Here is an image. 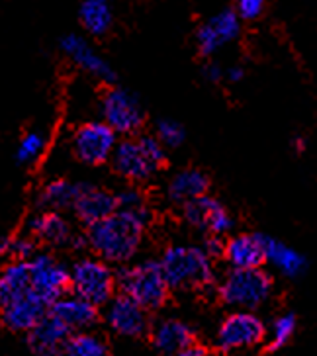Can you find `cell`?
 <instances>
[{
	"mask_svg": "<svg viewBox=\"0 0 317 356\" xmlns=\"http://www.w3.org/2000/svg\"><path fill=\"white\" fill-rule=\"evenodd\" d=\"M117 280L116 274L102 259L86 257L74 262L71 268V290L74 296L83 298L96 307L108 304L114 298Z\"/></svg>",
	"mask_w": 317,
	"mask_h": 356,
	"instance_id": "6",
	"label": "cell"
},
{
	"mask_svg": "<svg viewBox=\"0 0 317 356\" xmlns=\"http://www.w3.org/2000/svg\"><path fill=\"white\" fill-rule=\"evenodd\" d=\"M43 151H45V136L40 131H30L22 137V141L18 143L16 161L22 165H30V163H35L42 157Z\"/></svg>",
	"mask_w": 317,
	"mask_h": 356,
	"instance_id": "28",
	"label": "cell"
},
{
	"mask_svg": "<svg viewBox=\"0 0 317 356\" xmlns=\"http://www.w3.org/2000/svg\"><path fill=\"white\" fill-rule=\"evenodd\" d=\"M264 257L266 261L273 262L280 273L290 278L300 276L306 270V259L300 252L266 235H264Z\"/></svg>",
	"mask_w": 317,
	"mask_h": 356,
	"instance_id": "24",
	"label": "cell"
},
{
	"mask_svg": "<svg viewBox=\"0 0 317 356\" xmlns=\"http://www.w3.org/2000/svg\"><path fill=\"white\" fill-rule=\"evenodd\" d=\"M245 71L241 67H231V69H227V79L231 81V83H239V81H243Z\"/></svg>",
	"mask_w": 317,
	"mask_h": 356,
	"instance_id": "37",
	"label": "cell"
},
{
	"mask_svg": "<svg viewBox=\"0 0 317 356\" xmlns=\"http://www.w3.org/2000/svg\"><path fill=\"white\" fill-rule=\"evenodd\" d=\"M116 136V131L106 122H86L74 131V155L81 163L90 167L102 165L108 159H112L117 145Z\"/></svg>",
	"mask_w": 317,
	"mask_h": 356,
	"instance_id": "10",
	"label": "cell"
},
{
	"mask_svg": "<svg viewBox=\"0 0 317 356\" xmlns=\"http://www.w3.org/2000/svg\"><path fill=\"white\" fill-rule=\"evenodd\" d=\"M296 331V317L292 314L280 315L273 323V331H270V346L278 348V346H284L290 337L294 335Z\"/></svg>",
	"mask_w": 317,
	"mask_h": 356,
	"instance_id": "29",
	"label": "cell"
},
{
	"mask_svg": "<svg viewBox=\"0 0 317 356\" xmlns=\"http://www.w3.org/2000/svg\"><path fill=\"white\" fill-rule=\"evenodd\" d=\"M151 341L161 355L177 356L180 350L192 345V331L179 319H165L155 327Z\"/></svg>",
	"mask_w": 317,
	"mask_h": 356,
	"instance_id": "21",
	"label": "cell"
},
{
	"mask_svg": "<svg viewBox=\"0 0 317 356\" xmlns=\"http://www.w3.org/2000/svg\"><path fill=\"white\" fill-rule=\"evenodd\" d=\"M241 32L239 16L233 10H222L211 16L206 24H202L196 32V45L202 55L210 57L223 45L231 43Z\"/></svg>",
	"mask_w": 317,
	"mask_h": 356,
	"instance_id": "12",
	"label": "cell"
},
{
	"mask_svg": "<svg viewBox=\"0 0 317 356\" xmlns=\"http://www.w3.org/2000/svg\"><path fill=\"white\" fill-rule=\"evenodd\" d=\"M117 286L122 292L136 300L145 309H158L167 302L169 284L165 280V274L161 268V262L145 261L126 266L116 274Z\"/></svg>",
	"mask_w": 317,
	"mask_h": 356,
	"instance_id": "4",
	"label": "cell"
},
{
	"mask_svg": "<svg viewBox=\"0 0 317 356\" xmlns=\"http://www.w3.org/2000/svg\"><path fill=\"white\" fill-rule=\"evenodd\" d=\"M266 337L264 323L253 312L237 309L235 314L223 319L218 331V346L227 355H241L253 350L261 345Z\"/></svg>",
	"mask_w": 317,
	"mask_h": 356,
	"instance_id": "7",
	"label": "cell"
},
{
	"mask_svg": "<svg viewBox=\"0 0 317 356\" xmlns=\"http://www.w3.org/2000/svg\"><path fill=\"white\" fill-rule=\"evenodd\" d=\"M47 307L49 305L32 292L0 309V319L12 331H30L47 315Z\"/></svg>",
	"mask_w": 317,
	"mask_h": 356,
	"instance_id": "19",
	"label": "cell"
},
{
	"mask_svg": "<svg viewBox=\"0 0 317 356\" xmlns=\"http://www.w3.org/2000/svg\"><path fill=\"white\" fill-rule=\"evenodd\" d=\"M49 314L59 319L61 323L71 331H83L96 323L98 319V307L86 302L79 296H63L57 302H53Z\"/></svg>",
	"mask_w": 317,
	"mask_h": 356,
	"instance_id": "17",
	"label": "cell"
},
{
	"mask_svg": "<svg viewBox=\"0 0 317 356\" xmlns=\"http://www.w3.org/2000/svg\"><path fill=\"white\" fill-rule=\"evenodd\" d=\"M294 145H296L298 151H302V149H304V139H296V141H294Z\"/></svg>",
	"mask_w": 317,
	"mask_h": 356,
	"instance_id": "39",
	"label": "cell"
},
{
	"mask_svg": "<svg viewBox=\"0 0 317 356\" xmlns=\"http://www.w3.org/2000/svg\"><path fill=\"white\" fill-rule=\"evenodd\" d=\"M61 49L63 53L73 61L79 69H83L85 73L92 74L96 79L104 81V83H112L116 79V74L112 71V67L106 63L104 59L88 45V43L79 38V35H65L61 40Z\"/></svg>",
	"mask_w": 317,
	"mask_h": 356,
	"instance_id": "16",
	"label": "cell"
},
{
	"mask_svg": "<svg viewBox=\"0 0 317 356\" xmlns=\"http://www.w3.org/2000/svg\"><path fill=\"white\" fill-rule=\"evenodd\" d=\"M149 210H116L106 220L88 227V245L106 262H127L141 247Z\"/></svg>",
	"mask_w": 317,
	"mask_h": 356,
	"instance_id": "1",
	"label": "cell"
},
{
	"mask_svg": "<svg viewBox=\"0 0 317 356\" xmlns=\"http://www.w3.org/2000/svg\"><path fill=\"white\" fill-rule=\"evenodd\" d=\"M177 356H210V353H208V350H206L204 346L194 345V343H192V345L186 346L184 350H180Z\"/></svg>",
	"mask_w": 317,
	"mask_h": 356,
	"instance_id": "36",
	"label": "cell"
},
{
	"mask_svg": "<svg viewBox=\"0 0 317 356\" xmlns=\"http://www.w3.org/2000/svg\"><path fill=\"white\" fill-rule=\"evenodd\" d=\"M79 18L86 32L92 35H106L114 24V12L108 0H83Z\"/></svg>",
	"mask_w": 317,
	"mask_h": 356,
	"instance_id": "25",
	"label": "cell"
},
{
	"mask_svg": "<svg viewBox=\"0 0 317 356\" xmlns=\"http://www.w3.org/2000/svg\"><path fill=\"white\" fill-rule=\"evenodd\" d=\"M61 356H110V350L98 335L79 331L67 339Z\"/></svg>",
	"mask_w": 317,
	"mask_h": 356,
	"instance_id": "27",
	"label": "cell"
},
{
	"mask_svg": "<svg viewBox=\"0 0 317 356\" xmlns=\"http://www.w3.org/2000/svg\"><path fill=\"white\" fill-rule=\"evenodd\" d=\"M6 252H10V239H6V237L0 235V259H2Z\"/></svg>",
	"mask_w": 317,
	"mask_h": 356,
	"instance_id": "38",
	"label": "cell"
},
{
	"mask_svg": "<svg viewBox=\"0 0 317 356\" xmlns=\"http://www.w3.org/2000/svg\"><path fill=\"white\" fill-rule=\"evenodd\" d=\"M100 112L106 124L122 136L138 134L145 122V112L139 100L124 88H110L100 102Z\"/></svg>",
	"mask_w": 317,
	"mask_h": 356,
	"instance_id": "8",
	"label": "cell"
},
{
	"mask_svg": "<svg viewBox=\"0 0 317 356\" xmlns=\"http://www.w3.org/2000/svg\"><path fill=\"white\" fill-rule=\"evenodd\" d=\"M10 252L14 257H18V261H28L32 259L33 252H35V243L28 237H20V239H14L10 241Z\"/></svg>",
	"mask_w": 317,
	"mask_h": 356,
	"instance_id": "33",
	"label": "cell"
},
{
	"mask_svg": "<svg viewBox=\"0 0 317 356\" xmlns=\"http://www.w3.org/2000/svg\"><path fill=\"white\" fill-rule=\"evenodd\" d=\"M28 262L33 293L51 307L71 288V270L49 254H33Z\"/></svg>",
	"mask_w": 317,
	"mask_h": 356,
	"instance_id": "9",
	"label": "cell"
},
{
	"mask_svg": "<svg viewBox=\"0 0 317 356\" xmlns=\"http://www.w3.org/2000/svg\"><path fill=\"white\" fill-rule=\"evenodd\" d=\"M208 177L198 170V168H186V170H180L174 177L170 178L169 186H167V196L170 202H177V204H188L192 200L206 196L208 192Z\"/></svg>",
	"mask_w": 317,
	"mask_h": 356,
	"instance_id": "22",
	"label": "cell"
},
{
	"mask_svg": "<svg viewBox=\"0 0 317 356\" xmlns=\"http://www.w3.org/2000/svg\"><path fill=\"white\" fill-rule=\"evenodd\" d=\"M117 210L116 194L92 184H79L73 202V211L85 225H95Z\"/></svg>",
	"mask_w": 317,
	"mask_h": 356,
	"instance_id": "14",
	"label": "cell"
},
{
	"mask_svg": "<svg viewBox=\"0 0 317 356\" xmlns=\"http://www.w3.org/2000/svg\"><path fill=\"white\" fill-rule=\"evenodd\" d=\"M157 139L167 147H179L184 141V127L174 120H161L157 124Z\"/></svg>",
	"mask_w": 317,
	"mask_h": 356,
	"instance_id": "30",
	"label": "cell"
},
{
	"mask_svg": "<svg viewBox=\"0 0 317 356\" xmlns=\"http://www.w3.org/2000/svg\"><path fill=\"white\" fill-rule=\"evenodd\" d=\"M69 337L71 329L49 314L28 331V346L35 356H61Z\"/></svg>",
	"mask_w": 317,
	"mask_h": 356,
	"instance_id": "15",
	"label": "cell"
},
{
	"mask_svg": "<svg viewBox=\"0 0 317 356\" xmlns=\"http://www.w3.org/2000/svg\"><path fill=\"white\" fill-rule=\"evenodd\" d=\"M79 184H71L67 180H51L43 186L40 194V204L45 210H65V208H73L74 196H76Z\"/></svg>",
	"mask_w": 317,
	"mask_h": 356,
	"instance_id": "26",
	"label": "cell"
},
{
	"mask_svg": "<svg viewBox=\"0 0 317 356\" xmlns=\"http://www.w3.org/2000/svg\"><path fill=\"white\" fill-rule=\"evenodd\" d=\"M32 292L30 262L16 261L4 266V270L0 273V309Z\"/></svg>",
	"mask_w": 317,
	"mask_h": 356,
	"instance_id": "20",
	"label": "cell"
},
{
	"mask_svg": "<svg viewBox=\"0 0 317 356\" xmlns=\"http://www.w3.org/2000/svg\"><path fill=\"white\" fill-rule=\"evenodd\" d=\"M161 268L169 288H208L213 282L211 257L202 247H169L161 259Z\"/></svg>",
	"mask_w": 317,
	"mask_h": 356,
	"instance_id": "2",
	"label": "cell"
},
{
	"mask_svg": "<svg viewBox=\"0 0 317 356\" xmlns=\"http://www.w3.org/2000/svg\"><path fill=\"white\" fill-rule=\"evenodd\" d=\"M184 220L216 237L233 229V218L229 216V211L210 196H200L184 204Z\"/></svg>",
	"mask_w": 317,
	"mask_h": 356,
	"instance_id": "13",
	"label": "cell"
},
{
	"mask_svg": "<svg viewBox=\"0 0 317 356\" xmlns=\"http://www.w3.org/2000/svg\"><path fill=\"white\" fill-rule=\"evenodd\" d=\"M202 249L208 252L210 257H216V254H222V252H223V245H222V241H220V239L211 237V239H208V241H206V245H204Z\"/></svg>",
	"mask_w": 317,
	"mask_h": 356,
	"instance_id": "35",
	"label": "cell"
},
{
	"mask_svg": "<svg viewBox=\"0 0 317 356\" xmlns=\"http://www.w3.org/2000/svg\"><path fill=\"white\" fill-rule=\"evenodd\" d=\"M106 305V321L116 333L131 339L145 335L149 327L147 309L141 307L136 300L122 293L117 298H112Z\"/></svg>",
	"mask_w": 317,
	"mask_h": 356,
	"instance_id": "11",
	"label": "cell"
},
{
	"mask_svg": "<svg viewBox=\"0 0 317 356\" xmlns=\"http://www.w3.org/2000/svg\"><path fill=\"white\" fill-rule=\"evenodd\" d=\"M117 210H138L143 208V194L138 188H124L116 194Z\"/></svg>",
	"mask_w": 317,
	"mask_h": 356,
	"instance_id": "31",
	"label": "cell"
},
{
	"mask_svg": "<svg viewBox=\"0 0 317 356\" xmlns=\"http://www.w3.org/2000/svg\"><path fill=\"white\" fill-rule=\"evenodd\" d=\"M30 229L38 239H42L43 243H49V245H55V247L69 245L71 239H73L71 225L67 223L63 216H59L57 211L51 210L38 213L30 221Z\"/></svg>",
	"mask_w": 317,
	"mask_h": 356,
	"instance_id": "23",
	"label": "cell"
},
{
	"mask_svg": "<svg viewBox=\"0 0 317 356\" xmlns=\"http://www.w3.org/2000/svg\"><path fill=\"white\" fill-rule=\"evenodd\" d=\"M167 155L163 143L155 137L143 136L117 143L112 153V165L117 175L131 182H145L161 170Z\"/></svg>",
	"mask_w": 317,
	"mask_h": 356,
	"instance_id": "3",
	"label": "cell"
},
{
	"mask_svg": "<svg viewBox=\"0 0 317 356\" xmlns=\"http://www.w3.org/2000/svg\"><path fill=\"white\" fill-rule=\"evenodd\" d=\"M266 0H237V16L243 20H254L263 14Z\"/></svg>",
	"mask_w": 317,
	"mask_h": 356,
	"instance_id": "32",
	"label": "cell"
},
{
	"mask_svg": "<svg viewBox=\"0 0 317 356\" xmlns=\"http://www.w3.org/2000/svg\"><path fill=\"white\" fill-rule=\"evenodd\" d=\"M223 257L231 264V268H259L266 261L264 235H235L223 245Z\"/></svg>",
	"mask_w": 317,
	"mask_h": 356,
	"instance_id": "18",
	"label": "cell"
},
{
	"mask_svg": "<svg viewBox=\"0 0 317 356\" xmlns=\"http://www.w3.org/2000/svg\"><path fill=\"white\" fill-rule=\"evenodd\" d=\"M202 74H204V79H206V81H210V83H218V81L222 79V69H220L216 63H208L206 67H204Z\"/></svg>",
	"mask_w": 317,
	"mask_h": 356,
	"instance_id": "34",
	"label": "cell"
},
{
	"mask_svg": "<svg viewBox=\"0 0 317 356\" xmlns=\"http://www.w3.org/2000/svg\"><path fill=\"white\" fill-rule=\"evenodd\" d=\"M273 292L270 274L261 268H233L223 278L220 296L227 305L251 312L263 305Z\"/></svg>",
	"mask_w": 317,
	"mask_h": 356,
	"instance_id": "5",
	"label": "cell"
}]
</instances>
